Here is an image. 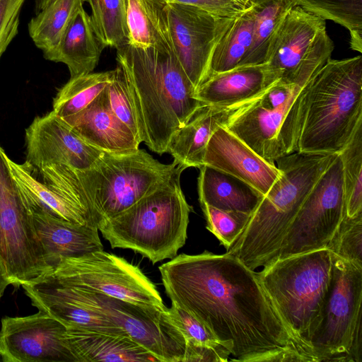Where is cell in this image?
<instances>
[{"label":"cell","mask_w":362,"mask_h":362,"mask_svg":"<svg viewBox=\"0 0 362 362\" xmlns=\"http://www.w3.org/2000/svg\"><path fill=\"white\" fill-rule=\"evenodd\" d=\"M37 279L65 297L105 315L159 362H184L185 339L168 313L67 285L49 271Z\"/></svg>","instance_id":"cell-10"},{"label":"cell","mask_w":362,"mask_h":362,"mask_svg":"<svg viewBox=\"0 0 362 362\" xmlns=\"http://www.w3.org/2000/svg\"><path fill=\"white\" fill-rule=\"evenodd\" d=\"M65 339L77 362H156L129 337L68 327Z\"/></svg>","instance_id":"cell-22"},{"label":"cell","mask_w":362,"mask_h":362,"mask_svg":"<svg viewBox=\"0 0 362 362\" xmlns=\"http://www.w3.org/2000/svg\"><path fill=\"white\" fill-rule=\"evenodd\" d=\"M62 119L83 141L103 152L139 148L140 144L133 132L112 111L106 88L83 110Z\"/></svg>","instance_id":"cell-19"},{"label":"cell","mask_w":362,"mask_h":362,"mask_svg":"<svg viewBox=\"0 0 362 362\" xmlns=\"http://www.w3.org/2000/svg\"><path fill=\"white\" fill-rule=\"evenodd\" d=\"M85 0H53L33 17L29 35L43 57L58 46L78 8Z\"/></svg>","instance_id":"cell-29"},{"label":"cell","mask_w":362,"mask_h":362,"mask_svg":"<svg viewBox=\"0 0 362 362\" xmlns=\"http://www.w3.org/2000/svg\"><path fill=\"white\" fill-rule=\"evenodd\" d=\"M90 8L95 35L103 48L128 43L124 0H85Z\"/></svg>","instance_id":"cell-33"},{"label":"cell","mask_w":362,"mask_h":362,"mask_svg":"<svg viewBox=\"0 0 362 362\" xmlns=\"http://www.w3.org/2000/svg\"><path fill=\"white\" fill-rule=\"evenodd\" d=\"M203 165L231 175L264 195L281 175L275 164L269 163L225 127L211 136Z\"/></svg>","instance_id":"cell-18"},{"label":"cell","mask_w":362,"mask_h":362,"mask_svg":"<svg viewBox=\"0 0 362 362\" xmlns=\"http://www.w3.org/2000/svg\"><path fill=\"white\" fill-rule=\"evenodd\" d=\"M332 257L329 284L309 344L317 362H361L362 267Z\"/></svg>","instance_id":"cell-9"},{"label":"cell","mask_w":362,"mask_h":362,"mask_svg":"<svg viewBox=\"0 0 362 362\" xmlns=\"http://www.w3.org/2000/svg\"><path fill=\"white\" fill-rule=\"evenodd\" d=\"M182 173L122 213L103 221L98 230L112 248L132 250L152 264L177 255L193 211L180 187Z\"/></svg>","instance_id":"cell-5"},{"label":"cell","mask_w":362,"mask_h":362,"mask_svg":"<svg viewBox=\"0 0 362 362\" xmlns=\"http://www.w3.org/2000/svg\"><path fill=\"white\" fill-rule=\"evenodd\" d=\"M25 161L33 169L61 163L86 170L103 153L83 141L53 111L35 117L25 129Z\"/></svg>","instance_id":"cell-17"},{"label":"cell","mask_w":362,"mask_h":362,"mask_svg":"<svg viewBox=\"0 0 362 362\" xmlns=\"http://www.w3.org/2000/svg\"><path fill=\"white\" fill-rule=\"evenodd\" d=\"M167 11L173 52L197 90L207 78L214 49L233 18L175 2H168Z\"/></svg>","instance_id":"cell-15"},{"label":"cell","mask_w":362,"mask_h":362,"mask_svg":"<svg viewBox=\"0 0 362 362\" xmlns=\"http://www.w3.org/2000/svg\"><path fill=\"white\" fill-rule=\"evenodd\" d=\"M113 73L114 69L71 77L54 98L52 111L60 118L79 112L103 91Z\"/></svg>","instance_id":"cell-31"},{"label":"cell","mask_w":362,"mask_h":362,"mask_svg":"<svg viewBox=\"0 0 362 362\" xmlns=\"http://www.w3.org/2000/svg\"><path fill=\"white\" fill-rule=\"evenodd\" d=\"M186 168L164 164L145 150L103 152L86 170H76L83 187L104 220L122 213Z\"/></svg>","instance_id":"cell-8"},{"label":"cell","mask_w":362,"mask_h":362,"mask_svg":"<svg viewBox=\"0 0 362 362\" xmlns=\"http://www.w3.org/2000/svg\"><path fill=\"white\" fill-rule=\"evenodd\" d=\"M332 268V253L326 247L276 259L257 272L287 328L313 354L309 341L320 322Z\"/></svg>","instance_id":"cell-6"},{"label":"cell","mask_w":362,"mask_h":362,"mask_svg":"<svg viewBox=\"0 0 362 362\" xmlns=\"http://www.w3.org/2000/svg\"><path fill=\"white\" fill-rule=\"evenodd\" d=\"M270 86L264 64L240 66L211 76L194 97L205 104L228 107L254 100Z\"/></svg>","instance_id":"cell-23"},{"label":"cell","mask_w":362,"mask_h":362,"mask_svg":"<svg viewBox=\"0 0 362 362\" xmlns=\"http://www.w3.org/2000/svg\"><path fill=\"white\" fill-rule=\"evenodd\" d=\"M159 267L171 303L202 322L231 361H316L291 333L257 272L228 252L180 254Z\"/></svg>","instance_id":"cell-1"},{"label":"cell","mask_w":362,"mask_h":362,"mask_svg":"<svg viewBox=\"0 0 362 362\" xmlns=\"http://www.w3.org/2000/svg\"><path fill=\"white\" fill-rule=\"evenodd\" d=\"M253 26L254 16L250 4L233 18L218 42L212 55L207 78L239 66L251 45Z\"/></svg>","instance_id":"cell-30"},{"label":"cell","mask_w":362,"mask_h":362,"mask_svg":"<svg viewBox=\"0 0 362 362\" xmlns=\"http://www.w3.org/2000/svg\"><path fill=\"white\" fill-rule=\"evenodd\" d=\"M66 327L47 313L1 319L4 362H77L65 339Z\"/></svg>","instance_id":"cell-16"},{"label":"cell","mask_w":362,"mask_h":362,"mask_svg":"<svg viewBox=\"0 0 362 362\" xmlns=\"http://www.w3.org/2000/svg\"><path fill=\"white\" fill-rule=\"evenodd\" d=\"M333 41L325 21L301 7L290 9L269 45L264 64L270 85L310 79L331 58Z\"/></svg>","instance_id":"cell-11"},{"label":"cell","mask_w":362,"mask_h":362,"mask_svg":"<svg viewBox=\"0 0 362 362\" xmlns=\"http://www.w3.org/2000/svg\"><path fill=\"white\" fill-rule=\"evenodd\" d=\"M230 351L223 345L186 343L184 362H226Z\"/></svg>","instance_id":"cell-41"},{"label":"cell","mask_w":362,"mask_h":362,"mask_svg":"<svg viewBox=\"0 0 362 362\" xmlns=\"http://www.w3.org/2000/svg\"><path fill=\"white\" fill-rule=\"evenodd\" d=\"M254 16L251 45L238 67L266 62L269 45L284 18L294 6L292 0H249Z\"/></svg>","instance_id":"cell-28"},{"label":"cell","mask_w":362,"mask_h":362,"mask_svg":"<svg viewBox=\"0 0 362 362\" xmlns=\"http://www.w3.org/2000/svg\"><path fill=\"white\" fill-rule=\"evenodd\" d=\"M6 161L28 211H42L74 223L98 228L93 218L40 182L26 161L22 164L17 163L7 155Z\"/></svg>","instance_id":"cell-25"},{"label":"cell","mask_w":362,"mask_h":362,"mask_svg":"<svg viewBox=\"0 0 362 362\" xmlns=\"http://www.w3.org/2000/svg\"><path fill=\"white\" fill-rule=\"evenodd\" d=\"M327 248L339 258L362 267V212L353 217L344 216Z\"/></svg>","instance_id":"cell-35"},{"label":"cell","mask_w":362,"mask_h":362,"mask_svg":"<svg viewBox=\"0 0 362 362\" xmlns=\"http://www.w3.org/2000/svg\"><path fill=\"white\" fill-rule=\"evenodd\" d=\"M53 0H35V13H37L43 9L48 4Z\"/></svg>","instance_id":"cell-43"},{"label":"cell","mask_w":362,"mask_h":362,"mask_svg":"<svg viewBox=\"0 0 362 362\" xmlns=\"http://www.w3.org/2000/svg\"><path fill=\"white\" fill-rule=\"evenodd\" d=\"M168 2L192 5L218 16L234 18L249 5V0H165Z\"/></svg>","instance_id":"cell-40"},{"label":"cell","mask_w":362,"mask_h":362,"mask_svg":"<svg viewBox=\"0 0 362 362\" xmlns=\"http://www.w3.org/2000/svg\"><path fill=\"white\" fill-rule=\"evenodd\" d=\"M362 122V57L331 58L311 78L297 151L339 153Z\"/></svg>","instance_id":"cell-4"},{"label":"cell","mask_w":362,"mask_h":362,"mask_svg":"<svg viewBox=\"0 0 362 362\" xmlns=\"http://www.w3.org/2000/svg\"><path fill=\"white\" fill-rule=\"evenodd\" d=\"M0 145V258L11 285L21 287L49 269Z\"/></svg>","instance_id":"cell-13"},{"label":"cell","mask_w":362,"mask_h":362,"mask_svg":"<svg viewBox=\"0 0 362 362\" xmlns=\"http://www.w3.org/2000/svg\"><path fill=\"white\" fill-rule=\"evenodd\" d=\"M338 154L296 151L276 159L281 175L263 195L242 233L226 252L252 270L274 261L303 203Z\"/></svg>","instance_id":"cell-3"},{"label":"cell","mask_w":362,"mask_h":362,"mask_svg":"<svg viewBox=\"0 0 362 362\" xmlns=\"http://www.w3.org/2000/svg\"><path fill=\"white\" fill-rule=\"evenodd\" d=\"M165 0H124L128 44L173 49Z\"/></svg>","instance_id":"cell-27"},{"label":"cell","mask_w":362,"mask_h":362,"mask_svg":"<svg viewBox=\"0 0 362 362\" xmlns=\"http://www.w3.org/2000/svg\"><path fill=\"white\" fill-rule=\"evenodd\" d=\"M339 156L342 165L344 215L353 217L362 212V122Z\"/></svg>","instance_id":"cell-34"},{"label":"cell","mask_w":362,"mask_h":362,"mask_svg":"<svg viewBox=\"0 0 362 362\" xmlns=\"http://www.w3.org/2000/svg\"><path fill=\"white\" fill-rule=\"evenodd\" d=\"M206 221V228L228 250L247 226L252 214L223 211L207 204H200Z\"/></svg>","instance_id":"cell-36"},{"label":"cell","mask_w":362,"mask_h":362,"mask_svg":"<svg viewBox=\"0 0 362 362\" xmlns=\"http://www.w3.org/2000/svg\"><path fill=\"white\" fill-rule=\"evenodd\" d=\"M0 362H4V357L0 351Z\"/></svg>","instance_id":"cell-44"},{"label":"cell","mask_w":362,"mask_h":362,"mask_svg":"<svg viewBox=\"0 0 362 362\" xmlns=\"http://www.w3.org/2000/svg\"><path fill=\"white\" fill-rule=\"evenodd\" d=\"M168 313L185 337V343L210 346L221 344L202 322L175 303H171V306L168 308Z\"/></svg>","instance_id":"cell-38"},{"label":"cell","mask_w":362,"mask_h":362,"mask_svg":"<svg viewBox=\"0 0 362 362\" xmlns=\"http://www.w3.org/2000/svg\"><path fill=\"white\" fill-rule=\"evenodd\" d=\"M26 0H0V59L18 33L20 14Z\"/></svg>","instance_id":"cell-39"},{"label":"cell","mask_w":362,"mask_h":362,"mask_svg":"<svg viewBox=\"0 0 362 362\" xmlns=\"http://www.w3.org/2000/svg\"><path fill=\"white\" fill-rule=\"evenodd\" d=\"M325 21L330 20L345 27L350 34L351 48L362 52V0H292Z\"/></svg>","instance_id":"cell-32"},{"label":"cell","mask_w":362,"mask_h":362,"mask_svg":"<svg viewBox=\"0 0 362 362\" xmlns=\"http://www.w3.org/2000/svg\"><path fill=\"white\" fill-rule=\"evenodd\" d=\"M11 285L4 264L0 258V300L6 289Z\"/></svg>","instance_id":"cell-42"},{"label":"cell","mask_w":362,"mask_h":362,"mask_svg":"<svg viewBox=\"0 0 362 362\" xmlns=\"http://www.w3.org/2000/svg\"><path fill=\"white\" fill-rule=\"evenodd\" d=\"M311 78L273 83L233 115L225 127L269 163L296 152Z\"/></svg>","instance_id":"cell-7"},{"label":"cell","mask_w":362,"mask_h":362,"mask_svg":"<svg viewBox=\"0 0 362 362\" xmlns=\"http://www.w3.org/2000/svg\"><path fill=\"white\" fill-rule=\"evenodd\" d=\"M103 47L93 29L90 14L81 5L58 46L44 57L66 65L71 77L91 73L98 65Z\"/></svg>","instance_id":"cell-24"},{"label":"cell","mask_w":362,"mask_h":362,"mask_svg":"<svg viewBox=\"0 0 362 362\" xmlns=\"http://www.w3.org/2000/svg\"><path fill=\"white\" fill-rule=\"evenodd\" d=\"M245 103L228 107L208 104L201 105L172 135L167 152L175 161L186 168H199L203 165L206 148L214 132L218 128L225 127L233 115Z\"/></svg>","instance_id":"cell-21"},{"label":"cell","mask_w":362,"mask_h":362,"mask_svg":"<svg viewBox=\"0 0 362 362\" xmlns=\"http://www.w3.org/2000/svg\"><path fill=\"white\" fill-rule=\"evenodd\" d=\"M47 271L76 288L143 307L166 308L156 286L139 267L103 250L62 259Z\"/></svg>","instance_id":"cell-12"},{"label":"cell","mask_w":362,"mask_h":362,"mask_svg":"<svg viewBox=\"0 0 362 362\" xmlns=\"http://www.w3.org/2000/svg\"><path fill=\"white\" fill-rule=\"evenodd\" d=\"M344 214L342 165L339 153L303 203L284 237L276 259L326 248Z\"/></svg>","instance_id":"cell-14"},{"label":"cell","mask_w":362,"mask_h":362,"mask_svg":"<svg viewBox=\"0 0 362 362\" xmlns=\"http://www.w3.org/2000/svg\"><path fill=\"white\" fill-rule=\"evenodd\" d=\"M110 108L113 113L125 124L139 141V131L134 108L122 69L117 65L112 80L106 87Z\"/></svg>","instance_id":"cell-37"},{"label":"cell","mask_w":362,"mask_h":362,"mask_svg":"<svg viewBox=\"0 0 362 362\" xmlns=\"http://www.w3.org/2000/svg\"><path fill=\"white\" fill-rule=\"evenodd\" d=\"M199 168L197 188L200 204L223 211L252 214L263 195L241 180L203 165Z\"/></svg>","instance_id":"cell-26"},{"label":"cell","mask_w":362,"mask_h":362,"mask_svg":"<svg viewBox=\"0 0 362 362\" xmlns=\"http://www.w3.org/2000/svg\"><path fill=\"white\" fill-rule=\"evenodd\" d=\"M49 269L65 258L103 250L98 228L74 223L42 211H29Z\"/></svg>","instance_id":"cell-20"},{"label":"cell","mask_w":362,"mask_h":362,"mask_svg":"<svg viewBox=\"0 0 362 362\" xmlns=\"http://www.w3.org/2000/svg\"><path fill=\"white\" fill-rule=\"evenodd\" d=\"M116 49L134 108L139 141L158 154L167 153L172 135L205 103L194 97L196 89L173 49L127 43Z\"/></svg>","instance_id":"cell-2"}]
</instances>
